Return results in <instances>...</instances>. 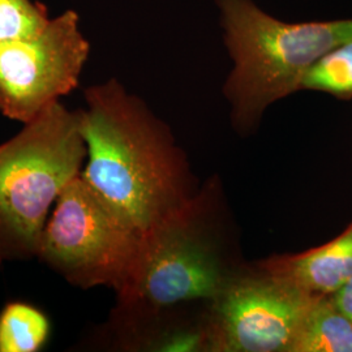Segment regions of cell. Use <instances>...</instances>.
I'll list each match as a JSON object with an SVG mask.
<instances>
[{"mask_svg":"<svg viewBox=\"0 0 352 352\" xmlns=\"http://www.w3.org/2000/svg\"><path fill=\"white\" fill-rule=\"evenodd\" d=\"M80 175L144 238L187 213L182 161L167 128L115 78L85 90Z\"/></svg>","mask_w":352,"mask_h":352,"instance_id":"1","label":"cell"},{"mask_svg":"<svg viewBox=\"0 0 352 352\" xmlns=\"http://www.w3.org/2000/svg\"><path fill=\"white\" fill-rule=\"evenodd\" d=\"M217 6L234 60L225 90L241 128H251L267 106L300 90L312 64L352 39V19L285 23L252 0H217Z\"/></svg>","mask_w":352,"mask_h":352,"instance_id":"2","label":"cell"},{"mask_svg":"<svg viewBox=\"0 0 352 352\" xmlns=\"http://www.w3.org/2000/svg\"><path fill=\"white\" fill-rule=\"evenodd\" d=\"M85 161L78 110L60 101L0 145V265L37 256L51 208Z\"/></svg>","mask_w":352,"mask_h":352,"instance_id":"3","label":"cell"},{"mask_svg":"<svg viewBox=\"0 0 352 352\" xmlns=\"http://www.w3.org/2000/svg\"><path fill=\"white\" fill-rule=\"evenodd\" d=\"M142 236L78 175L62 190L42 231L37 256L69 285L126 287Z\"/></svg>","mask_w":352,"mask_h":352,"instance_id":"4","label":"cell"},{"mask_svg":"<svg viewBox=\"0 0 352 352\" xmlns=\"http://www.w3.org/2000/svg\"><path fill=\"white\" fill-rule=\"evenodd\" d=\"M78 21L68 10L34 36L0 41V113L6 118L29 123L78 87L90 51Z\"/></svg>","mask_w":352,"mask_h":352,"instance_id":"5","label":"cell"},{"mask_svg":"<svg viewBox=\"0 0 352 352\" xmlns=\"http://www.w3.org/2000/svg\"><path fill=\"white\" fill-rule=\"evenodd\" d=\"M225 285L217 254L189 230L184 213L142 238L133 274L118 294L126 308L157 311L215 299Z\"/></svg>","mask_w":352,"mask_h":352,"instance_id":"6","label":"cell"},{"mask_svg":"<svg viewBox=\"0 0 352 352\" xmlns=\"http://www.w3.org/2000/svg\"><path fill=\"white\" fill-rule=\"evenodd\" d=\"M316 298L287 278H243L215 296L214 346L231 352H291Z\"/></svg>","mask_w":352,"mask_h":352,"instance_id":"7","label":"cell"},{"mask_svg":"<svg viewBox=\"0 0 352 352\" xmlns=\"http://www.w3.org/2000/svg\"><path fill=\"white\" fill-rule=\"evenodd\" d=\"M272 273L314 296L333 295L352 278V226L325 245L278 265Z\"/></svg>","mask_w":352,"mask_h":352,"instance_id":"8","label":"cell"},{"mask_svg":"<svg viewBox=\"0 0 352 352\" xmlns=\"http://www.w3.org/2000/svg\"><path fill=\"white\" fill-rule=\"evenodd\" d=\"M291 352H352V321L329 296H317Z\"/></svg>","mask_w":352,"mask_h":352,"instance_id":"9","label":"cell"},{"mask_svg":"<svg viewBox=\"0 0 352 352\" xmlns=\"http://www.w3.org/2000/svg\"><path fill=\"white\" fill-rule=\"evenodd\" d=\"M49 317L24 302H8L0 312V352H37L50 338Z\"/></svg>","mask_w":352,"mask_h":352,"instance_id":"10","label":"cell"},{"mask_svg":"<svg viewBox=\"0 0 352 352\" xmlns=\"http://www.w3.org/2000/svg\"><path fill=\"white\" fill-rule=\"evenodd\" d=\"M300 89L317 90L338 98L352 97V39L322 55L302 77Z\"/></svg>","mask_w":352,"mask_h":352,"instance_id":"11","label":"cell"},{"mask_svg":"<svg viewBox=\"0 0 352 352\" xmlns=\"http://www.w3.org/2000/svg\"><path fill=\"white\" fill-rule=\"evenodd\" d=\"M50 20L47 8L36 0H0V41L34 36Z\"/></svg>","mask_w":352,"mask_h":352,"instance_id":"12","label":"cell"},{"mask_svg":"<svg viewBox=\"0 0 352 352\" xmlns=\"http://www.w3.org/2000/svg\"><path fill=\"white\" fill-rule=\"evenodd\" d=\"M202 340L200 333H192V331H179L175 334H171L161 340L160 344H157V350L160 351L188 352L200 350Z\"/></svg>","mask_w":352,"mask_h":352,"instance_id":"13","label":"cell"},{"mask_svg":"<svg viewBox=\"0 0 352 352\" xmlns=\"http://www.w3.org/2000/svg\"><path fill=\"white\" fill-rule=\"evenodd\" d=\"M330 298L340 312L352 321V278Z\"/></svg>","mask_w":352,"mask_h":352,"instance_id":"14","label":"cell"}]
</instances>
